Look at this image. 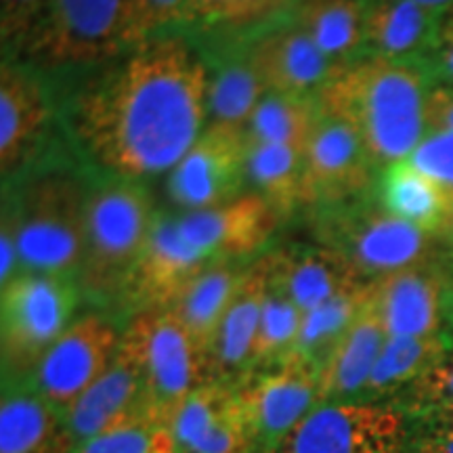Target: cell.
I'll return each mask as SVG.
<instances>
[{"mask_svg": "<svg viewBox=\"0 0 453 453\" xmlns=\"http://www.w3.org/2000/svg\"><path fill=\"white\" fill-rule=\"evenodd\" d=\"M122 342L133 350L143 372L154 420L168 424L173 411L196 388L217 380L211 357L168 309L134 315L122 332Z\"/></svg>", "mask_w": 453, "mask_h": 453, "instance_id": "cell-8", "label": "cell"}, {"mask_svg": "<svg viewBox=\"0 0 453 453\" xmlns=\"http://www.w3.org/2000/svg\"><path fill=\"white\" fill-rule=\"evenodd\" d=\"M296 0H189V24L231 36H243L290 19Z\"/></svg>", "mask_w": 453, "mask_h": 453, "instance_id": "cell-34", "label": "cell"}, {"mask_svg": "<svg viewBox=\"0 0 453 453\" xmlns=\"http://www.w3.org/2000/svg\"><path fill=\"white\" fill-rule=\"evenodd\" d=\"M378 170L359 134L321 113L304 150V208L324 212L365 200L376 191Z\"/></svg>", "mask_w": 453, "mask_h": 453, "instance_id": "cell-10", "label": "cell"}, {"mask_svg": "<svg viewBox=\"0 0 453 453\" xmlns=\"http://www.w3.org/2000/svg\"><path fill=\"white\" fill-rule=\"evenodd\" d=\"M430 433H453V403L434 407L426 413H420Z\"/></svg>", "mask_w": 453, "mask_h": 453, "instance_id": "cell-44", "label": "cell"}, {"mask_svg": "<svg viewBox=\"0 0 453 453\" xmlns=\"http://www.w3.org/2000/svg\"><path fill=\"white\" fill-rule=\"evenodd\" d=\"M443 15L411 0H367L364 57L428 65Z\"/></svg>", "mask_w": 453, "mask_h": 453, "instance_id": "cell-24", "label": "cell"}, {"mask_svg": "<svg viewBox=\"0 0 453 453\" xmlns=\"http://www.w3.org/2000/svg\"><path fill=\"white\" fill-rule=\"evenodd\" d=\"M65 418L76 445L122 424L151 418L143 372L127 344L120 342L110 370L65 411Z\"/></svg>", "mask_w": 453, "mask_h": 453, "instance_id": "cell-20", "label": "cell"}, {"mask_svg": "<svg viewBox=\"0 0 453 453\" xmlns=\"http://www.w3.org/2000/svg\"><path fill=\"white\" fill-rule=\"evenodd\" d=\"M271 288V254L248 265L211 350L217 380L240 382L250 372V357L260 315Z\"/></svg>", "mask_w": 453, "mask_h": 453, "instance_id": "cell-23", "label": "cell"}, {"mask_svg": "<svg viewBox=\"0 0 453 453\" xmlns=\"http://www.w3.org/2000/svg\"><path fill=\"white\" fill-rule=\"evenodd\" d=\"M378 203L384 211L439 237L453 208V194L410 162L390 164L376 185Z\"/></svg>", "mask_w": 453, "mask_h": 453, "instance_id": "cell-27", "label": "cell"}, {"mask_svg": "<svg viewBox=\"0 0 453 453\" xmlns=\"http://www.w3.org/2000/svg\"><path fill=\"white\" fill-rule=\"evenodd\" d=\"M214 260L197 252L180 235L177 219L157 217L137 269L130 277L122 307L139 315L145 311L168 309L179 294L189 286Z\"/></svg>", "mask_w": 453, "mask_h": 453, "instance_id": "cell-19", "label": "cell"}, {"mask_svg": "<svg viewBox=\"0 0 453 453\" xmlns=\"http://www.w3.org/2000/svg\"><path fill=\"white\" fill-rule=\"evenodd\" d=\"M428 65L364 57L344 67L317 95L326 116L349 124L373 164L403 162L426 137V101L433 88Z\"/></svg>", "mask_w": 453, "mask_h": 453, "instance_id": "cell-2", "label": "cell"}, {"mask_svg": "<svg viewBox=\"0 0 453 453\" xmlns=\"http://www.w3.org/2000/svg\"><path fill=\"white\" fill-rule=\"evenodd\" d=\"M133 47L130 0H50L17 57L42 73L93 70Z\"/></svg>", "mask_w": 453, "mask_h": 453, "instance_id": "cell-5", "label": "cell"}, {"mask_svg": "<svg viewBox=\"0 0 453 453\" xmlns=\"http://www.w3.org/2000/svg\"><path fill=\"white\" fill-rule=\"evenodd\" d=\"M453 133V82H434L426 101V134Z\"/></svg>", "mask_w": 453, "mask_h": 453, "instance_id": "cell-41", "label": "cell"}, {"mask_svg": "<svg viewBox=\"0 0 453 453\" xmlns=\"http://www.w3.org/2000/svg\"><path fill=\"white\" fill-rule=\"evenodd\" d=\"M370 300L387 336H434L453 311V280L426 263L370 281Z\"/></svg>", "mask_w": 453, "mask_h": 453, "instance_id": "cell-14", "label": "cell"}, {"mask_svg": "<svg viewBox=\"0 0 453 453\" xmlns=\"http://www.w3.org/2000/svg\"><path fill=\"white\" fill-rule=\"evenodd\" d=\"M55 113L44 73L17 59L0 67V170L9 180L36 160Z\"/></svg>", "mask_w": 453, "mask_h": 453, "instance_id": "cell-15", "label": "cell"}, {"mask_svg": "<svg viewBox=\"0 0 453 453\" xmlns=\"http://www.w3.org/2000/svg\"><path fill=\"white\" fill-rule=\"evenodd\" d=\"M317 214L321 246L342 254L364 281L437 263L441 248H445L439 237L393 217L378 202L372 203L370 197Z\"/></svg>", "mask_w": 453, "mask_h": 453, "instance_id": "cell-6", "label": "cell"}, {"mask_svg": "<svg viewBox=\"0 0 453 453\" xmlns=\"http://www.w3.org/2000/svg\"><path fill=\"white\" fill-rule=\"evenodd\" d=\"M50 0H0V38L4 59H15Z\"/></svg>", "mask_w": 453, "mask_h": 453, "instance_id": "cell-37", "label": "cell"}, {"mask_svg": "<svg viewBox=\"0 0 453 453\" xmlns=\"http://www.w3.org/2000/svg\"><path fill=\"white\" fill-rule=\"evenodd\" d=\"M65 411L41 395L30 378L3 382L0 453H73Z\"/></svg>", "mask_w": 453, "mask_h": 453, "instance_id": "cell-22", "label": "cell"}, {"mask_svg": "<svg viewBox=\"0 0 453 453\" xmlns=\"http://www.w3.org/2000/svg\"><path fill=\"white\" fill-rule=\"evenodd\" d=\"M411 453H453V433H426L410 445Z\"/></svg>", "mask_w": 453, "mask_h": 453, "instance_id": "cell-43", "label": "cell"}, {"mask_svg": "<svg viewBox=\"0 0 453 453\" xmlns=\"http://www.w3.org/2000/svg\"><path fill=\"white\" fill-rule=\"evenodd\" d=\"M157 217L154 197L143 180L93 168L82 267L78 275L82 296L97 304L118 303L122 307L128 281Z\"/></svg>", "mask_w": 453, "mask_h": 453, "instance_id": "cell-4", "label": "cell"}, {"mask_svg": "<svg viewBox=\"0 0 453 453\" xmlns=\"http://www.w3.org/2000/svg\"><path fill=\"white\" fill-rule=\"evenodd\" d=\"M134 47L170 27L189 24V0H130Z\"/></svg>", "mask_w": 453, "mask_h": 453, "instance_id": "cell-38", "label": "cell"}, {"mask_svg": "<svg viewBox=\"0 0 453 453\" xmlns=\"http://www.w3.org/2000/svg\"><path fill=\"white\" fill-rule=\"evenodd\" d=\"M180 235L211 260L243 263L267 246L280 217L258 194H246L223 206L187 212L177 219Z\"/></svg>", "mask_w": 453, "mask_h": 453, "instance_id": "cell-18", "label": "cell"}, {"mask_svg": "<svg viewBox=\"0 0 453 453\" xmlns=\"http://www.w3.org/2000/svg\"><path fill=\"white\" fill-rule=\"evenodd\" d=\"M451 280H453V257H451Z\"/></svg>", "mask_w": 453, "mask_h": 453, "instance_id": "cell-47", "label": "cell"}, {"mask_svg": "<svg viewBox=\"0 0 453 453\" xmlns=\"http://www.w3.org/2000/svg\"><path fill=\"white\" fill-rule=\"evenodd\" d=\"M445 334L434 336H387L370 380L359 401H376L410 388L433 370L449 350Z\"/></svg>", "mask_w": 453, "mask_h": 453, "instance_id": "cell-30", "label": "cell"}, {"mask_svg": "<svg viewBox=\"0 0 453 453\" xmlns=\"http://www.w3.org/2000/svg\"><path fill=\"white\" fill-rule=\"evenodd\" d=\"M208 65V124L246 133L254 111L267 95L248 59L243 36L219 34V41L202 47Z\"/></svg>", "mask_w": 453, "mask_h": 453, "instance_id": "cell-21", "label": "cell"}, {"mask_svg": "<svg viewBox=\"0 0 453 453\" xmlns=\"http://www.w3.org/2000/svg\"><path fill=\"white\" fill-rule=\"evenodd\" d=\"M88 170L57 157L34 160L21 179L4 180L3 212L13 223L21 273L76 280L81 275L87 231Z\"/></svg>", "mask_w": 453, "mask_h": 453, "instance_id": "cell-3", "label": "cell"}, {"mask_svg": "<svg viewBox=\"0 0 453 453\" xmlns=\"http://www.w3.org/2000/svg\"><path fill=\"white\" fill-rule=\"evenodd\" d=\"M405 399L407 410L416 416L453 403V349L447 350V355L426 376L407 388Z\"/></svg>", "mask_w": 453, "mask_h": 453, "instance_id": "cell-39", "label": "cell"}, {"mask_svg": "<svg viewBox=\"0 0 453 453\" xmlns=\"http://www.w3.org/2000/svg\"><path fill=\"white\" fill-rule=\"evenodd\" d=\"M243 273L246 267L242 263L214 260L189 281V286L168 307L208 357Z\"/></svg>", "mask_w": 453, "mask_h": 453, "instance_id": "cell-28", "label": "cell"}, {"mask_svg": "<svg viewBox=\"0 0 453 453\" xmlns=\"http://www.w3.org/2000/svg\"><path fill=\"white\" fill-rule=\"evenodd\" d=\"M303 317V311L280 288L271 283L263 315H260L257 338H254L250 372L267 370V367L280 364L281 359H286L292 353L294 347H296Z\"/></svg>", "mask_w": 453, "mask_h": 453, "instance_id": "cell-35", "label": "cell"}, {"mask_svg": "<svg viewBox=\"0 0 453 453\" xmlns=\"http://www.w3.org/2000/svg\"><path fill=\"white\" fill-rule=\"evenodd\" d=\"M237 388L257 451L277 453L288 434L321 403L319 367L294 350L267 370L246 373Z\"/></svg>", "mask_w": 453, "mask_h": 453, "instance_id": "cell-11", "label": "cell"}, {"mask_svg": "<svg viewBox=\"0 0 453 453\" xmlns=\"http://www.w3.org/2000/svg\"><path fill=\"white\" fill-rule=\"evenodd\" d=\"M367 0H296L290 19L340 67L364 59Z\"/></svg>", "mask_w": 453, "mask_h": 453, "instance_id": "cell-29", "label": "cell"}, {"mask_svg": "<svg viewBox=\"0 0 453 453\" xmlns=\"http://www.w3.org/2000/svg\"><path fill=\"white\" fill-rule=\"evenodd\" d=\"M319 116L313 97L267 93L248 124V145H286L304 154Z\"/></svg>", "mask_w": 453, "mask_h": 453, "instance_id": "cell-32", "label": "cell"}, {"mask_svg": "<svg viewBox=\"0 0 453 453\" xmlns=\"http://www.w3.org/2000/svg\"><path fill=\"white\" fill-rule=\"evenodd\" d=\"M410 162L453 194V133H428Z\"/></svg>", "mask_w": 453, "mask_h": 453, "instance_id": "cell-40", "label": "cell"}, {"mask_svg": "<svg viewBox=\"0 0 453 453\" xmlns=\"http://www.w3.org/2000/svg\"><path fill=\"white\" fill-rule=\"evenodd\" d=\"M168 426L179 453L257 451L237 382L202 384L173 411Z\"/></svg>", "mask_w": 453, "mask_h": 453, "instance_id": "cell-16", "label": "cell"}, {"mask_svg": "<svg viewBox=\"0 0 453 453\" xmlns=\"http://www.w3.org/2000/svg\"><path fill=\"white\" fill-rule=\"evenodd\" d=\"M428 70L434 82H453V9L441 19L437 42L428 59Z\"/></svg>", "mask_w": 453, "mask_h": 453, "instance_id": "cell-42", "label": "cell"}, {"mask_svg": "<svg viewBox=\"0 0 453 453\" xmlns=\"http://www.w3.org/2000/svg\"><path fill=\"white\" fill-rule=\"evenodd\" d=\"M248 180L246 133L206 124L191 150L170 170L168 196L187 212L223 206Z\"/></svg>", "mask_w": 453, "mask_h": 453, "instance_id": "cell-13", "label": "cell"}, {"mask_svg": "<svg viewBox=\"0 0 453 453\" xmlns=\"http://www.w3.org/2000/svg\"><path fill=\"white\" fill-rule=\"evenodd\" d=\"M73 453H179L166 422L154 418L122 424L82 441Z\"/></svg>", "mask_w": 453, "mask_h": 453, "instance_id": "cell-36", "label": "cell"}, {"mask_svg": "<svg viewBox=\"0 0 453 453\" xmlns=\"http://www.w3.org/2000/svg\"><path fill=\"white\" fill-rule=\"evenodd\" d=\"M248 59L267 93L313 97L344 67L334 64L292 19L248 38Z\"/></svg>", "mask_w": 453, "mask_h": 453, "instance_id": "cell-17", "label": "cell"}, {"mask_svg": "<svg viewBox=\"0 0 453 453\" xmlns=\"http://www.w3.org/2000/svg\"><path fill=\"white\" fill-rule=\"evenodd\" d=\"M367 294H370V281H364L304 313L294 353L303 355L321 370L338 340L365 307Z\"/></svg>", "mask_w": 453, "mask_h": 453, "instance_id": "cell-33", "label": "cell"}, {"mask_svg": "<svg viewBox=\"0 0 453 453\" xmlns=\"http://www.w3.org/2000/svg\"><path fill=\"white\" fill-rule=\"evenodd\" d=\"M248 180L280 220L304 208V154L286 145H248Z\"/></svg>", "mask_w": 453, "mask_h": 453, "instance_id": "cell-31", "label": "cell"}, {"mask_svg": "<svg viewBox=\"0 0 453 453\" xmlns=\"http://www.w3.org/2000/svg\"><path fill=\"white\" fill-rule=\"evenodd\" d=\"M441 243H443L447 250H451V257H453V208H451L449 220H447L443 234H441Z\"/></svg>", "mask_w": 453, "mask_h": 453, "instance_id": "cell-46", "label": "cell"}, {"mask_svg": "<svg viewBox=\"0 0 453 453\" xmlns=\"http://www.w3.org/2000/svg\"><path fill=\"white\" fill-rule=\"evenodd\" d=\"M206 124L208 65L180 32L156 34L99 65L67 110L90 166L139 180L177 166Z\"/></svg>", "mask_w": 453, "mask_h": 453, "instance_id": "cell-1", "label": "cell"}, {"mask_svg": "<svg viewBox=\"0 0 453 453\" xmlns=\"http://www.w3.org/2000/svg\"><path fill=\"white\" fill-rule=\"evenodd\" d=\"M405 411L376 401H327L288 434L277 453H407Z\"/></svg>", "mask_w": 453, "mask_h": 453, "instance_id": "cell-9", "label": "cell"}, {"mask_svg": "<svg viewBox=\"0 0 453 453\" xmlns=\"http://www.w3.org/2000/svg\"><path fill=\"white\" fill-rule=\"evenodd\" d=\"M387 342L380 317L367 294L365 307L338 340L319 370V401H359L370 380L378 355Z\"/></svg>", "mask_w": 453, "mask_h": 453, "instance_id": "cell-26", "label": "cell"}, {"mask_svg": "<svg viewBox=\"0 0 453 453\" xmlns=\"http://www.w3.org/2000/svg\"><path fill=\"white\" fill-rule=\"evenodd\" d=\"M120 342L122 334L107 317H78L47 350L30 380L50 403L67 411L110 370Z\"/></svg>", "mask_w": 453, "mask_h": 453, "instance_id": "cell-12", "label": "cell"}, {"mask_svg": "<svg viewBox=\"0 0 453 453\" xmlns=\"http://www.w3.org/2000/svg\"><path fill=\"white\" fill-rule=\"evenodd\" d=\"M411 3L422 4V7L439 11V13H447L453 9V0H411Z\"/></svg>", "mask_w": 453, "mask_h": 453, "instance_id": "cell-45", "label": "cell"}, {"mask_svg": "<svg viewBox=\"0 0 453 453\" xmlns=\"http://www.w3.org/2000/svg\"><path fill=\"white\" fill-rule=\"evenodd\" d=\"M82 290L76 280L21 273L0 288L3 382L26 380L72 326Z\"/></svg>", "mask_w": 453, "mask_h": 453, "instance_id": "cell-7", "label": "cell"}, {"mask_svg": "<svg viewBox=\"0 0 453 453\" xmlns=\"http://www.w3.org/2000/svg\"><path fill=\"white\" fill-rule=\"evenodd\" d=\"M271 283L303 313L364 283L342 254L327 246L271 252Z\"/></svg>", "mask_w": 453, "mask_h": 453, "instance_id": "cell-25", "label": "cell"}]
</instances>
